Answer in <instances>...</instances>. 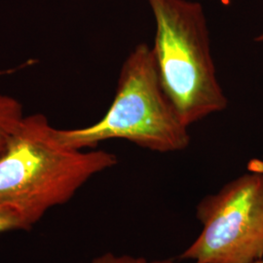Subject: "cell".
Wrapping results in <instances>:
<instances>
[{
  "label": "cell",
  "instance_id": "1",
  "mask_svg": "<svg viewBox=\"0 0 263 263\" xmlns=\"http://www.w3.org/2000/svg\"><path fill=\"white\" fill-rule=\"evenodd\" d=\"M117 163L111 152L64 144L44 114L25 115L0 154V204L17 209L31 228Z\"/></svg>",
  "mask_w": 263,
  "mask_h": 263
},
{
  "label": "cell",
  "instance_id": "2",
  "mask_svg": "<svg viewBox=\"0 0 263 263\" xmlns=\"http://www.w3.org/2000/svg\"><path fill=\"white\" fill-rule=\"evenodd\" d=\"M188 128L162 88L152 49L140 43L123 63L112 104L104 117L84 128L57 129V134L64 144L77 149L119 139L171 153L189 146Z\"/></svg>",
  "mask_w": 263,
  "mask_h": 263
},
{
  "label": "cell",
  "instance_id": "3",
  "mask_svg": "<svg viewBox=\"0 0 263 263\" xmlns=\"http://www.w3.org/2000/svg\"><path fill=\"white\" fill-rule=\"evenodd\" d=\"M156 32L151 47L162 88L188 127L224 110L203 7L187 0H146Z\"/></svg>",
  "mask_w": 263,
  "mask_h": 263
},
{
  "label": "cell",
  "instance_id": "4",
  "mask_svg": "<svg viewBox=\"0 0 263 263\" xmlns=\"http://www.w3.org/2000/svg\"><path fill=\"white\" fill-rule=\"evenodd\" d=\"M202 230L180 254L192 263H253L263 259V174H244L203 198L196 208Z\"/></svg>",
  "mask_w": 263,
  "mask_h": 263
},
{
  "label": "cell",
  "instance_id": "5",
  "mask_svg": "<svg viewBox=\"0 0 263 263\" xmlns=\"http://www.w3.org/2000/svg\"><path fill=\"white\" fill-rule=\"evenodd\" d=\"M24 117V107L19 101L0 93V154Z\"/></svg>",
  "mask_w": 263,
  "mask_h": 263
},
{
  "label": "cell",
  "instance_id": "6",
  "mask_svg": "<svg viewBox=\"0 0 263 263\" xmlns=\"http://www.w3.org/2000/svg\"><path fill=\"white\" fill-rule=\"evenodd\" d=\"M26 219L17 209L0 204V234L13 230H29Z\"/></svg>",
  "mask_w": 263,
  "mask_h": 263
},
{
  "label": "cell",
  "instance_id": "7",
  "mask_svg": "<svg viewBox=\"0 0 263 263\" xmlns=\"http://www.w3.org/2000/svg\"><path fill=\"white\" fill-rule=\"evenodd\" d=\"M90 263H176L174 259L167 258L161 260H148L144 257H136L128 254L116 255L112 253L102 254L94 258Z\"/></svg>",
  "mask_w": 263,
  "mask_h": 263
},
{
  "label": "cell",
  "instance_id": "8",
  "mask_svg": "<svg viewBox=\"0 0 263 263\" xmlns=\"http://www.w3.org/2000/svg\"><path fill=\"white\" fill-rule=\"evenodd\" d=\"M252 165H253L254 167H255L256 169L259 170V171H260V172L263 174V157L262 159L259 160V161H257V162H255V163L253 162V163H252Z\"/></svg>",
  "mask_w": 263,
  "mask_h": 263
},
{
  "label": "cell",
  "instance_id": "9",
  "mask_svg": "<svg viewBox=\"0 0 263 263\" xmlns=\"http://www.w3.org/2000/svg\"><path fill=\"white\" fill-rule=\"evenodd\" d=\"M253 263H263V259H260V260H257V261H254Z\"/></svg>",
  "mask_w": 263,
  "mask_h": 263
},
{
  "label": "cell",
  "instance_id": "10",
  "mask_svg": "<svg viewBox=\"0 0 263 263\" xmlns=\"http://www.w3.org/2000/svg\"><path fill=\"white\" fill-rule=\"evenodd\" d=\"M221 1H226V0H221Z\"/></svg>",
  "mask_w": 263,
  "mask_h": 263
}]
</instances>
